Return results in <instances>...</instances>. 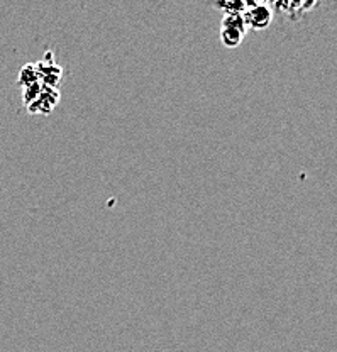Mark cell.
<instances>
[{"label":"cell","mask_w":337,"mask_h":352,"mask_svg":"<svg viewBox=\"0 0 337 352\" xmlns=\"http://www.w3.org/2000/svg\"><path fill=\"white\" fill-rule=\"evenodd\" d=\"M274 10L271 9L270 3L263 2H248V10L244 14V21H246L248 29H254V31H263L268 29L273 22Z\"/></svg>","instance_id":"1"},{"label":"cell","mask_w":337,"mask_h":352,"mask_svg":"<svg viewBox=\"0 0 337 352\" xmlns=\"http://www.w3.org/2000/svg\"><path fill=\"white\" fill-rule=\"evenodd\" d=\"M273 10H280L281 14L288 16L290 21H298L303 17V14L310 12V10L318 7V2H273L270 3Z\"/></svg>","instance_id":"2"},{"label":"cell","mask_w":337,"mask_h":352,"mask_svg":"<svg viewBox=\"0 0 337 352\" xmlns=\"http://www.w3.org/2000/svg\"><path fill=\"white\" fill-rule=\"evenodd\" d=\"M60 102V91L56 88H50L43 85L41 95L38 97V100L32 102L29 105V112L31 113H51L53 112L54 105Z\"/></svg>","instance_id":"3"},{"label":"cell","mask_w":337,"mask_h":352,"mask_svg":"<svg viewBox=\"0 0 337 352\" xmlns=\"http://www.w3.org/2000/svg\"><path fill=\"white\" fill-rule=\"evenodd\" d=\"M244 32L237 31V29H232V28H222L221 25V41L224 44L226 47H237L241 46V43H243L244 39Z\"/></svg>","instance_id":"4"},{"label":"cell","mask_w":337,"mask_h":352,"mask_svg":"<svg viewBox=\"0 0 337 352\" xmlns=\"http://www.w3.org/2000/svg\"><path fill=\"white\" fill-rule=\"evenodd\" d=\"M221 25L222 28L237 29V31L244 32V34L248 32V25H246V21H244L243 14H224Z\"/></svg>","instance_id":"5"},{"label":"cell","mask_w":337,"mask_h":352,"mask_svg":"<svg viewBox=\"0 0 337 352\" xmlns=\"http://www.w3.org/2000/svg\"><path fill=\"white\" fill-rule=\"evenodd\" d=\"M39 82V73L36 65H25L19 73V83L24 87L32 85V83Z\"/></svg>","instance_id":"6"},{"label":"cell","mask_w":337,"mask_h":352,"mask_svg":"<svg viewBox=\"0 0 337 352\" xmlns=\"http://www.w3.org/2000/svg\"><path fill=\"white\" fill-rule=\"evenodd\" d=\"M215 7L224 10L226 14H246L248 10V2L244 0H237V2H217Z\"/></svg>","instance_id":"7"}]
</instances>
